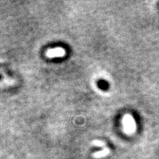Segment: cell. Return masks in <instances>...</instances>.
<instances>
[{
    "label": "cell",
    "mask_w": 159,
    "mask_h": 159,
    "mask_svg": "<svg viewBox=\"0 0 159 159\" xmlns=\"http://www.w3.org/2000/svg\"><path fill=\"white\" fill-rule=\"evenodd\" d=\"M65 54L64 49L60 47L54 48V49H49L46 53V55L49 58H57V57H62Z\"/></svg>",
    "instance_id": "2"
},
{
    "label": "cell",
    "mask_w": 159,
    "mask_h": 159,
    "mask_svg": "<svg viewBox=\"0 0 159 159\" xmlns=\"http://www.w3.org/2000/svg\"><path fill=\"white\" fill-rule=\"evenodd\" d=\"M122 125H123V128H124V131L128 134H131L132 132H134L135 130V122L134 118L127 114L125 115L122 118Z\"/></svg>",
    "instance_id": "1"
},
{
    "label": "cell",
    "mask_w": 159,
    "mask_h": 159,
    "mask_svg": "<svg viewBox=\"0 0 159 159\" xmlns=\"http://www.w3.org/2000/svg\"><path fill=\"white\" fill-rule=\"evenodd\" d=\"M109 153V149L108 148H104L102 151H99L95 153V157H104V156H106V155Z\"/></svg>",
    "instance_id": "3"
}]
</instances>
